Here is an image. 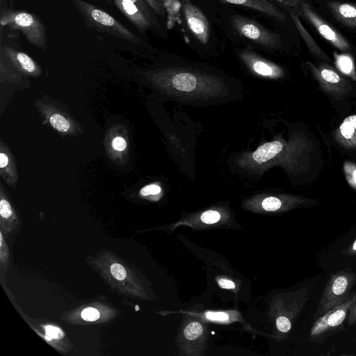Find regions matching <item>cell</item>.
I'll return each instance as SVG.
<instances>
[{"label":"cell","instance_id":"d4e9b609","mask_svg":"<svg viewBox=\"0 0 356 356\" xmlns=\"http://www.w3.org/2000/svg\"><path fill=\"white\" fill-rule=\"evenodd\" d=\"M220 218V215L218 211L209 210L204 211L201 216V220L207 224L217 222Z\"/></svg>","mask_w":356,"mask_h":356},{"label":"cell","instance_id":"44dd1931","mask_svg":"<svg viewBox=\"0 0 356 356\" xmlns=\"http://www.w3.org/2000/svg\"><path fill=\"white\" fill-rule=\"evenodd\" d=\"M202 325L200 323L194 321L186 327L184 334L187 339L194 340L202 334Z\"/></svg>","mask_w":356,"mask_h":356},{"label":"cell","instance_id":"8992f818","mask_svg":"<svg viewBox=\"0 0 356 356\" xmlns=\"http://www.w3.org/2000/svg\"><path fill=\"white\" fill-rule=\"evenodd\" d=\"M310 71L322 90L334 97H343L351 89L348 80L325 63L314 65L308 63Z\"/></svg>","mask_w":356,"mask_h":356},{"label":"cell","instance_id":"f546056e","mask_svg":"<svg viewBox=\"0 0 356 356\" xmlns=\"http://www.w3.org/2000/svg\"><path fill=\"white\" fill-rule=\"evenodd\" d=\"M347 323L349 325H353L356 323V292L353 294V301L350 307Z\"/></svg>","mask_w":356,"mask_h":356},{"label":"cell","instance_id":"7402d4cb","mask_svg":"<svg viewBox=\"0 0 356 356\" xmlns=\"http://www.w3.org/2000/svg\"><path fill=\"white\" fill-rule=\"evenodd\" d=\"M282 202L276 197H268L262 202V207L268 211H277L281 208Z\"/></svg>","mask_w":356,"mask_h":356},{"label":"cell","instance_id":"484cf974","mask_svg":"<svg viewBox=\"0 0 356 356\" xmlns=\"http://www.w3.org/2000/svg\"><path fill=\"white\" fill-rule=\"evenodd\" d=\"M276 326L282 333H287L291 328L292 322L288 318L280 316L276 320Z\"/></svg>","mask_w":356,"mask_h":356},{"label":"cell","instance_id":"e575fe53","mask_svg":"<svg viewBox=\"0 0 356 356\" xmlns=\"http://www.w3.org/2000/svg\"><path fill=\"white\" fill-rule=\"evenodd\" d=\"M341 254L347 257H356V238L342 250Z\"/></svg>","mask_w":356,"mask_h":356},{"label":"cell","instance_id":"7a4b0ae2","mask_svg":"<svg viewBox=\"0 0 356 356\" xmlns=\"http://www.w3.org/2000/svg\"><path fill=\"white\" fill-rule=\"evenodd\" d=\"M0 22L1 26L21 31L32 45L46 50V28L36 15L22 10L3 9L0 13Z\"/></svg>","mask_w":356,"mask_h":356},{"label":"cell","instance_id":"ffe728a7","mask_svg":"<svg viewBox=\"0 0 356 356\" xmlns=\"http://www.w3.org/2000/svg\"><path fill=\"white\" fill-rule=\"evenodd\" d=\"M343 172L348 184L356 190V164L350 161L345 162Z\"/></svg>","mask_w":356,"mask_h":356},{"label":"cell","instance_id":"6da1fadb","mask_svg":"<svg viewBox=\"0 0 356 356\" xmlns=\"http://www.w3.org/2000/svg\"><path fill=\"white\" fill-rule=\"evenodd\" d=\"M71 1L89 26L115 38L132 43H141L137 35L106 12L84 0Z\"/></svg>","mask_w":356,"mask_h":356},{"label":"cell","instance_id":"f35d334b","mask_svg":"<svg viewBox=\"0 0 356 356\" xmlns=\"http://www.w3.org/2000/svg\"><path fill=\"white\" fill-rule=\"evenodd\" d=\"M2 239H3L2 238V234H1V233H0V240H1V241H0V246H1V245H2Z\"/></svg>","mask_w":356,"mask_h":356},{"label":"cell","instance_id":"8fae6325","mask_svg":"<svg viewBox=\"0 0 356 356\" xmlns=\"http://www.w3.org/2000/svg\"><path fill=\"white\" fill-rule=\"evenodd\" d=\"M334 140L346 149H356V114L346 118L333 134Z\"/></svg>","mask_w":356,"mask_h":356},{"label":"cell","instance_id":"30bf717a","mask_svg":"<svg viewBox=\"0 0 356 356\" xmlns=\"http://www.w3.org/2000/svg\"><path fill=\"white\" fill-rule=\"evenodd\" d=\"M1 52L2 56L19 71L32 76L39 75L41 72L38 65L26 54L8 45L2 46Z\"/></svg>","mask_w":356,"mask_h":356},{"label":"cell","instance_id":"5b68a950","mask_svg":"<svg viewBox=\"0 0 356 356\" xmlns=\"http://www.w3.org/2000/svg\"><path fill=\"white\" fill-rule=\"evenodd\" d=\"M232 24L241 35L258 44L268 48H277L281 45V38L278 34L269 31L254 20L234 15L232 17Z\"/></svg>","mask_w":356,"mask_h":356},{"label":"cell","instance_id":"9c48e42d","mask_svg":"<svg viewBox=\"0 0 356 356\" xmlns=\"http://www.w3.org/2000/svg\"><path fill=\"white\" fill-rule=\"evenodd\" d=\"M118 9L140 31L155 25L154 18L130 0H113Z\"/></svg>","mask_w":356,"mask_h":356},{"label":"cell","instance_id":"603a6c76","mask_svg":"<svg viewBox=\"0 0 356 356\" xmlns=\"http://www.w3.org/2000/svg\"><path fill=\"white\" fill-rule=\"evenodd\" d=\"M46 334L45 339L51 341L53 339H60L64 337L63 332L58 327L52 325H47L44 327Z\"/></svg>","mask_w":356,"mask_h":356},{"label":"cell","instance_id":"ac0fdd59","mask_svg":"<svg viewBox=\"0 0 356 356\" xmlns=\"http://www.w3.org/2000/svg\"><path fill=\"white\" fill-rule=\"evenodd\" d=\"M335 64L339 70L345 75L356 81V71L353 60L346 54H338L334 53Z\"/></svg>","mask_w":356,"mask_h":356},{"label":"cell","instance_id":"f1b7e54d","mask_svg":"<svg viewBox=\"0 0 356 356\" xmlns=\"http://www.w3.org/2000/svg\"><path fill=\"white\" fill-rule=\"evenodd\" d=\"M111 272L118 280H122L126 277L127 272L124 268L119 264H113L111 266Z\"/></svg>","mask_w":356,"mask_h":356},{"label":"cell","instance_id":"60d3db41","mask_svg":"<svg viewBox=\"0 0 356 356\" xmlns=\"http://www.w3.org/2000/svg\"><path fill=\"white\" fill-rule=\"evenodd\" d=\"M138 309H139V308H138V305H136V310L137 311Z\"/></svg>","mask_w":356,"mask_h":356},{"label":"cell","instance_id":"74e56055","mask_svg":"<svg viewBox=\"0 0 356 356\" xmlns=\"http://www.w3.org/2000/svg\"><path fill=\"white\" fill-rule=\"evenodd\" d=\"M9 163V158L8 155L3 152H1L0 153V167L1 170H3L6 168Z\"/></svg>","mask_w":356,"mask_h":356},{"label":"cell","instance_id":"1f68e13d","mask_svg":"<svg viewBox=\"0 0 356 356\" xmlns=\"http://www.w3.org/2000/svg\"><path fill=\"white\" fill-rule=\"evenodd\" d=\"M0 214L3 218H8L12 214V209L10 203L4 199L0 202Z\"/></svg>","mask_w":356,"mask_h":356},{"label":"cell","instance_id":"4dcf8cb0","mask_svg":"<svg viewBox=\"0 0 356 356\" xmlns=\"http://www.w3.org/2000/svg\"><path fill=\"white\" fill-rule=\"evenodd\" d=\"M161 191V189L158 185L149 184L142 188L140 193L143 196H147L149 195L159 194Z\"/></svg>","mask_w":356,"mask_h":356},{"label":"cell","instance_id":"cb8c5ba5","mask_svg":"<svg viewBox=\"0 0 356 356\" xmlns=\"http://www.w3.org/2000/svg\"><path fill=\"white\" fill-rule=\"evenodd\" d=\"M170 16L175 15L181 6L180 0H160Z\"/></svg>","mask_w":356,"mask_h":356},{"label":"cell","instance_id":"d6986e66","mask_svg":"<svg viewBox=\"0 0 356 356\" xmlns=\"http://www.w3.org/2000/svg\"><path fill=\"white\" fill-rule=\"evenodd\" d=\"M51 125L57 131L67 132L71 127L70 121L59 113L52 114L49 119Z\"/></svg>","mask_w":356,"mask_h":356},{"label":"cell","instance_id":"d6a6232c","mask_svg":"<svg viewBox=\"0 0 356 356\" xmlns=\"http://www.w3.org/2000/svg\"><path fill=\"white\" fill-rule=\"evenodd\" d=\"M205 316H206L207 318L212 320V321H227L229 318L228 314L225 312H206Z\"/></svg>","mask_w":356,"mask_h":356},{"label":"cell","instance_id":"4fadbf2b","mask_svg":"<svg viewBox=\"0 0 356 356\" xmlns=\"http://www.w3.org/2000/svg\"><path fill=\"white\" fill-rule=\"evenodd\" d=\"M240 56L258 74L265 76H278L282 74L280 68L271 63L265 61L252 51H241Z\"/></svg>","mask_w":356,"mask_h":356},{"label":"cell","instance_id":"277c9868","mask_svg":"<svg viewBox=\"0 0 356 356\" xmlns=\"http://www.w3.org/2000/svg\"><path fill=\"white\" fill-rule=\"evenodd\" d=\"M353 294L315 319L309 332V341L322 344L328 337L343 328L353 301Z\"/></svg>","mask_w":356,"mask_h":356},{"label":"cell","instance_id":"7c38bea8","mask_svg":"<svg viewBox=\"0 0 356 356\" xmlns=\"http://www.w3.org/2000/svg\"><path fill=\"white\" fill-rule=\"evenodd\" d=\"M225 2L250 8L280 22H285L286 15L270 0H222Z\"/></svg>","mask_w":356,"mask_h":356},{"label":"cell","instance_id":"8d00e7d4","mask_svg":"<svg viewBox=\"0 0 356 356\" xmlns=\"http://www.w3.org/2000/svg\"><path fill=\"white\" fill-rule=\"evenodd\" d=\"M218 285L222 289H232L235 288V284L232 281L225 278L218 280Z\"/></svg>","mask_w":356,"mask_h":356},{"label":"cell","instance_id":"2e32d148","mask_svg":"<svg viewBox=\"0 0 356 356\" xmlns=\"http://www.w3.org/2000/svg\"><path fill=\"white\" fill-rule=\"evenodd\" d=\"M284 148V144L278 140L266 143L257 148L252 157L256 162L261 164L275 157Z\"/></svg>","mask_w":356,"mask_h":356},{"label":"cell","instance_id":"ab89813d","mask_svg":"<svg viewBox=\"0 0 356 356\" xmlns=\"http://www.w3.org/2000/svg\"><path fill=\"white\" fill-rule=\"evenodd\" d=\"M103 1H106V2H107V3H111V2H113V0H103Z\"/></svg>","mask_w":356,"mask_h":356},{"label":"cell","instance_id":"836d02e7","mask_svg":"<svg viewBox=\"0 0 356 356\" xmlns=\"http://www.w3.org/2000/svg\"><path fill=\"white\" fill-rule=\"evenodd\" d=\"M113 147L118 151H123L127 147L125 140L120 137H115L112 141Z\"/></svg>","mask_w":356,"mask_h":356},{"label":"cell","instance_id":"4316f807","mask_svg":"<svg viewBox=\"0 0 356 356\" xmlns=\"http://www.w3.org/2000/svg\"><path fill=\"white\" fill-rule=\"evenodd\" d=\"M81 317L87 321H95L99 317V312L92 307H87L81 312Z\"/></svg>","mask_w":356,"mask_h":356},{"label":"cell","instance_id":"3957f363","mask_svg":"<svg viewBox=\"0 0 356 356\" xmlns=\"http://www.w3.org/2000/svg\"><path fill=\"white\" fill-rule=\"evenodd\" d=\"M356 282V271L348 268L333 273L326 282L314 314L316 319L331 308L343 302Z\"/></svg>","mask_w":356,"mask_h":356},{"label":"cell","instance_id":"52a82bcc","mask_svg":"<svg viewBox=\"0 0 356 356\" xmlns=\"http://www.w3.org/2000/svg\"><path fill=\"white\" fill-rule=\"evenodd\" d=\"M300 6L304 17L313 25L323 38L342 51L350 50V45L346 39L321 18L310 5L302 2Z\"/></svg>","mask_w":356,"mask_h":356},{"label":"cell","instance_id":"b9f144b4","mask_svg":"<svg viewBox=\"0 0 356 356\" xmlns=\"http://www.w3.org/2000/svg\"><path fill=\"white\" fill-rule=\"evenodd\" d=\"M270 1H272V0H270Z\"/></svg>","mask_w":356,"mask_h":356},{"label":"cell","instance_id":"d590c367","mask_svg":"<svg viewBox=\"0 0 356 356\" xmlns=\"http://www.w3.org/2000/svg\"><path fill=\"white\" fill-rule=\"evenodd\" d=\"M136 3L142 10L146 13L149 16L152 17V13L150 11V8L146 3L144 0H130Z\"/></svg>","mask_w":356,"mask_h":356},{"label":"cell","instance_id":"e0dca14e","mask_svg":"<svg viewBox=\"0 0 356 356\" xmlns=\"http://www.w3.org/2000/svg\"><path fill=\"white\" fill-rule=\"evenodd\" d=\"M172 83L173 86L178 90L191 92L196 88L198 79L192 73L180 72L173 74Z\"/></svg>","mask_w":356,"mask_h":356},{"label":"cell","instance_id":"ba28073f","mask_svg":"<svg viewBox=\"0 0 356 356\" xmlns=\"http://www.w3.org/2000/svg\"><path fill=\"white\" fill-rule=\"evenodd\" d=\"M180 3L189 29L201 43L207 44L210 38V26L207 18L190 0H180Z\"/></svg>","mask_w":356,"mask_h":356},{"label":"cell","instance_id":"9a60e30c","mask_svg":"<svg viewBox=\"0 0 356 356\" xmlns=\"http://www.w3.org/2000/svg\"><path fill=\"white\" fill-rule=\"evenodd\" d=\"M288 10L296 29L312 54L325 61H330L331 60L329 56L319 47L318 44L310 35L309 33L305 29L297 14L290 8H288Z\"/></svg>","mask_w":356,"mask_h":356},{"label":"cell","instance_id":"5bb4252c","mask_svg":"<svg viewBox=\"0 0 356 356\" xmlns=\"http://www.w3.org/2000/svg\"><path fill=\"white\" fill-rule=\"evenodd\" d=\"M327 6L340 23L356 30V5L339 1H328Z\"/></svg>","mask_w":356,"mask_h":356},{"label":"cell","instance_id":"83f0119b","mask_svg":"<svg viewBox=\"0 0 356 356\" xmlns=\"http://www.w3.org/2000/svg\"><path fill=\"white\" fill-rule=\"evenodd\" d=\"M155 13L163 16L165 9L160 0H144Z\"/></svg>","mask_w":356,"mask_h":356}]
</instances>
